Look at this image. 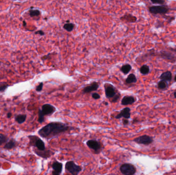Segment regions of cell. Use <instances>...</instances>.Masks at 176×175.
I'll use <instances>...</instances> for the list:
<instances>
[{
    "mask_svg": "<svg viewBox=\"0 0 176 175\" xmlns=\"http://www.w3.org/2000/svg\"><path fill=\"white\" fill-rule=\"evenodd\" d=\"M106 97L108 99H112L115 97L119 92H117V91L112 85L110 84H105L104 85Z\"/></svg>",
    "mask_w": 176,
    "mask_h": 175,
    "instance_id": "cell-5",
    "label": "cell"
},
{
    "mask_svg": "<svg viewBox=\"0 0 176 175\" xmlns=\"http://www.w3.org/2000/svg\"><path fill=\"white\" fill-rule=\"evenodd\" d=\"M40 14V12L38 10H29V15L31 17L37 16Z\"/></svg>",
    "mask_w": 176,
    "mask_h": 175,
    "instance_id": "cell-24",
    "label": "cell"
},
{
    "mask_svg": "<svg viewBox=\"0 0 176 175\" xmlns=\"http://www.w3.org/2000/svg\"><path fill=\"white\" fill-rule=\"evenodd\" d=\"M131 109L129 107H125L123 108L121 112L115 116V118L117 119H121V118H124V119H128L130 118Z\"/></svg>",
    "mask_w": 176,
    "mask_h": 175,
    "instance_id": "cell-11",
    "label": "cell"
},
{
    "mask_svg": "<svg viewBox=\"0 0 176 175\" xmlns=\"http://www.w3.org/2000/svg\"><path fill=\"white\" fill-rule=\"evenodd\" d=\"M71 129V128L67 124L59 122H54L41 128L38 132V134L42 138L50 139L67 132Z\"/></svg>",
    "mask_w": 176,
    "mask_h": 175,
    "instance_id": "cell-1",
    "label": "cell"
},
{
    "mask_svg": "<svg viewBox=\"0 0 176 175\" xmlns=\"http://www.w3.org/2000/svg\"><path fill=\"white\" fill-rule=\"evenodd\" d=\"M105 105H108V102H105Z\"/></svg>",
    "mask_w": 176,
    "mask_h": 175,
    "instance_id": "cell-36",
    "label": "cell"
},
{
    "mask_svg": "<svg viewBox=\"0 0 176 175\" xmlns=\"http://www.w3.org/2000/svg\"><path fill=\"white\" fill-rule=\"evenodd\" d=\"M161 57L164 59H166L171 60H173L174 59H175V57L173 55L167 51L162 52L161 53Z\"/></svg>",
    "mask_w": 176,
    "mask_h": 175,
    "instance_id": "cell-17",
    "label": "cell"
},
{
    "mask_svg": "<svg viewBox=\"0 0 176 175\" xmlns=\"http://www.w3.org/2000/svg\"><path fill=\"white\" fill-rule=\"evenodd\" d=\"M140 73L143 75H146L149 74L150 72V68L149 67L146 65H143L140 69Z\"/></svg>",
    "mask_w": 176,
    "mask_h": 175,
    "instance_id": "cell-20",
    "label": "cell"
},
{
    "mask_svg": "<svg viewBox=\"0 0 176 175\" xmlns=\"http://www.w3.org/2000/svg\"><path fill=\"white\" fill-rule=\"evenodd\" d=\"M35 153L38 156L42 158H45V159L50 158L52 155V154H54L50 150H46L44 151H40V150H38L37 151H35Z\"/></svg>",
    "mask_w": 176,
    "mask_h": 175,
    "instance_id": "cell-14",
    "label": "cell"
},
{
    "mask_svg": "<svg viewBox=\"0 0 176 175\" xmlns=\"http://www.w3.org/2000/svg\"><path fill=\"white\" fill-rule=\"evenodd\" d=\"M43 83H40L37 87H36V90L37 91H41L42 89H43Z\"/></svg>",
    "mask_w": 176,
    "mask_h": 175,
    "instance_id": "cell-31",
    "label": "cell"
},
{
    "mask_svg": "<svg viewBox=\"0 0 176 175\" xmlns=\"http://www.w3.org/2000/svg\"><path fill=\"white\" fill-rule=\"evenodd\" d=\"M8 86V84L5 82L0 83V92H3Z\"/></svg>",
    "mask_w": 176,
    "mask_h": 175,
    "instance_id": "cell-26",
    "label": "cell"
},
{
    "mask_svg": "<svg viewBox=\"0 0 176 175\" xmlns=\"http://www.w3.org/2000/svg\"><path fill=\"white\" fill-rule=\"evenodd\" d=\"M123 124L124 125H128V124H129V121L127 119H124L123 120Z\"/></svg>",
    "mask_w": 176,
    "mask_h": 175,
    "instance_id": "cell-32",
    "label": "cell"
},
{
    "mask_svg": "<svg viewBox=\"0 0 176 175\" xmlns=\"http://www.w3.org/2000/svg\"><path fill=\"white\" fill-rule=\"evenodd\" d=\"M92 97L95 100L99 99L100 98V95L98 93H93L92 94Z\"/></svg>",
    "mask_w": 176,
    "mask_h": 175,
    "instance_id": "cell-30",
    "label": "cell"
},
{
    "mask_svg": "<svg viewBox=\"0 0 176 175\" xmlns=\"http://www.w3.org/2000/svg\"><path fill=\"white\" fill-rule=\"evenodd\" d=\"M15 145V142L14 140H11L9 142H7L5 145L4 148L6 150H10L13 148Z\"/></svg>",
    "mask_w": 176,
    "mask_h": 175,
    "instance_id": "cell-21",
    "label": "cell"
},
{
    "mask_svg": "<svg viewBox=\"0 0 176 175\" xmlns=\"http://www.w3.org/2000/svg\"><path fill=\"white\" fill-rule=\"evenodd\" d=\"M132 67L130 64H127L125 65H124L121 68V72L125 75H127L128 74L130 71L131 70Z\"/></svg>",
    "mask_w": 176,
    "mask_h": 175,
    "instance_id": "cell-18",
    "label": "cell"
},
{
    "mask_svg": "<svg viewBox=\"0 0 176 175\" xmlns=\"http://www.w3.org/2000/svg\"><path fill=\"white\" fill-rule=\"evenodd\" d=\"M26 119V115H19L15 117V121L19 124L23 123Z\"/></svg>",
    "mask_w": 176,
    "mask_h": 175,
    "instance_id": "cell-19",
    "label": "cell"
},
{
    "mask_svg": "<svg viewBox=\"0 0 176 175\" xmlns=\"http://www.w3.org/2000/svg\"><path fill=\"white\" fill-rule=\"evenodd\" d=\"M7 140V137L5 135L0 134V145L3 144L4 143L6 142Z\"/></svg>",
    "mask_w": 176,
    "mask_h": 175,
    "instance_id": "cell-27",
    "label": "cell"
},
{
    "mask_svg": "<svg viewBox=\"0 0 176 175\" xmlns=\"http://www.w3.org/2000/svg\"><path fill=\"white\" fill-rule=\"evenodd\" d=\"M120 97H121V94L119 93H117L115 97H114L113 98H112L111 99V102H113V103H115L116 102L118 101V100L120 98Z\"/></svg>",
    "mask_w": 176,
    "mask_h": 175,
    "instance_id": "cell-28",
    "label": "cell"
},
{
    "mask_svg": "<svg viewBox=\"0 0 176 175\" xmlns=\"http://www.w3.org/2000/svg\"><path fill=\"white\" fill-rule=\"evenodd\" d=\"M35 34H39L42 36V35H44V32H43V31H42V30H39V31H36V32H35Z\"/></svg>",
    "mask_w": 176,
    "mask_h": 175,
    "instance_id": "cell-33",
    "label": "cell"
},
{
    "mask_svg": "<svg viewBox=\"0 0 176 175\" xmlns=\"http://www.w3.org/2000/svg\"><path fill=\"white\" fill-rule=\"evenodd\" d=\"M23 25H24V26H26V22H25V21H24L23 22Z\"/></svg>",
    "mask_w": 176,
    "mask_h": 175,
    "instance_id": "cell-35",
    "label": "cell"
},
{
    "mask_svg": "<svg viewBox=\"0 0 176 175\" xmlns=\"http://www.w3.org/2000/svg\"><path fill=\"white\" fill-rule=\"evenodd\" d=\"M151 1L154 4H164L165 3L164 0H151Z\"/></svg>",
    "mask_w": 176,
    "mask_h": 175,
    "instance_id": "cell-29",
    "label": "cell"
},
{
    "mask_svg": "<svg viewBox=\"0 0 176 175\" xmlns=\"http://www.w3.org/2000/svg\"><path fill=\"white\" fill-rule=\"evenodd\" d=\"M119 170L122 174L125 175H134L137 171L135 167L129 163H125L122 165Z\"/></svg>",
    "mask_w": 176,
    "mask_h": 175,
    "instance_id": "cell-3",
    "label": "cell"
},
{
    "mask_svg": "<svg viewBox=\"0 0 176 175\" xmlns=\"http://www.w3.org/2000/svg\"><path fill=\"white\" fill-rule=\"evenodd\" d=\"M52 167L53 169L52 175H59L61 174L63 169V164L62 163L55 161L52 164Z\"/></svg>",
    "mask_w": 176,
    "mask_h": 175,
    "instance_id": "cell-9",
    "label": "cell"
},
{
    "mask_svg": "<svg viewBox=\"0 0 176 175\" xmlns=\"http://www.w3.org/2000/svg\"><path fill=\"white\" fill-rule=\"evenodd\" d=\"M133 141L139 144L149 145L154 142V139L153 138L150 136L143 135L134 139Z\"/></svg>",
    "mask_w": 176,
    "mask_h": 175,
    "instance_id": "cell-6",
    "label": "cell"
},
{
    "mask_svg": "<svg viewBox=\"0 0 176 175\" xmlns=\"http://www.w3.org/2000/svg\"><path fill=\"white\" fill-rule=\"evenodd\" d=\"M169 9L163 6H152L149 8V11L154 14H164Z\"/></svg>",
    "mask_w": 176,
    "mask_h": 175,
    "instance_id": "cell-10",
    "label": "cell"
},
{
    "mask_svg": "<svg viewBox=\"0 0 176 175\" xmlns=\"http://www.w3.org/2000/svg\"><path fill=\"white\" fill-rule=\"evenodd\" d=\"M39 118H38V122L40 123H43L44 121V115H43L42 110L41 109L39 110Z\"/></svg>",
    "mask_w": 176,
    "mask_h": 175,
    "instance_id": "cell-25",
    "label": "cell"
},
{
    "mask_svg": "<svg viewBox=\"0 0 176 175\" xmlns=\"http://www.w3.org/2000/svg\"><path fill=\"white\" fill-rule=\"evenodd\" d=\"M175 81L176 82V76H175Z\"/></svg>",
    "mask_w": 176,
    "mask_h": 175,
    "instance_id": "cell-38",
    "label": "cell"
},
{
    "mask_svg": "<svg viewBox=\"0 0 176 175\" xmlns=\"http://www.w3.org/2000/svg\"><path fill=\"white\" fill-rule=\"evenodd\" d=\"M89 85H90L86 86L83 89V93H90L92 91L97 90L98 88H99V84L96 82H94Z\"/></svg>",
    "mask_w": 176,
    "mask_h": 175,
    "instance_id": "cell-13",
    "label": "cell"
},
{
    "mask_svg": "<svg viewBox=\"0 0 176 175\" xmlns=\"http://www.w3.org/2000/svg\"><path fill=\"white\" fill-rule=\"evenodd\" d=\"M136 101L135 98L131 95H125L124 96L121 101V104L122 105H132Z\"/></svg>",
    "mask_w": 176,
    "mask_h": 175,
    "instance_id": "cell-12",
    "label": "cell"
},
{
    "mask_svg": "<svg viewBox=\"0 0 176 175\" xmlns=\"http://www.w3.org/2000/svg\"><path fill=\"white\" fill-rule=\"evenodd\" d=\"M167 84L166 82L165 81H163V80L160 81L158 84V87L160 89H165L167 87Z\"/></svg>",
    "mask_w": 176,
    "mask_h": 175,
    "instance_id": "cell-23",
    "label": "cell"
},
{
    "mask_svg": "<svg viewBox=\"0 0 176 175\" xmlns=\"http://www.w3.org/2000/svg\"><path fill=\"white\" fill-rule=\"evenodd\" d=\"M29 138L30 140V142L31 144L36 146L38 148V150L40 151H44L45 150V144L41 139H40L37 136H29Z\"/></svg>",
    "mask_w": 176,
    "mask_h": 175,
    "instance_id": "cell-4",
    "label": "cell"
},
{
    "mask_svg": "<svg viewBox=\"0 0 176 175\" xmlns=\"http://www.w3.org/2000/svg\"><path fill=\"white\" fill-rule=\"evenodd\" d=\"M11 116H12V114H11L10 112L8 113L7 115V117L8 118H10L11 117Z\"/></svg>",
    "mask_w": 176,
    "mask_h": 175,
    "instance_id": "cell-34",
    "label": "cell"
},
{
    "mask_svg": "<svg viewBox=\"0 0 176 175\" xmlns=\"http://www.w3.org/2000/svg\"><path fill=\"white\" fill-rule=\"evenodd\" d=\"M41 110L44 116H50L56 111V108L52 105L45 104L42 106Z\"/></svg>",
    "mask_w": 176,
    "mask_h": 175,
    "instance_id": "cell-8",
    "label": "cell"
},
{
    "mask_svg": "<svg viewBox=\"0 0 176 175\" xmlns=\"http://www.w3.org/2000/svg\"><path fill=\"white\" fill-rule=\"evenodd\" d=\"M65 168L67 172L73 175H78L82 171V167L76 164L73 161L67 162L66 164Z\"/></svg>",
    "mask_w": 176,
    "mask_h": 175,
    "instance_id": "cell-2",
    "label": "cell"
},
{
    "mask_svg": "<svg viewBox=\"0 0 176 175\" xmlns=\"http://www.w3.org/2000/svg\"><path fill=\"white\" fill-rule=\"evenodd\" d=\"M137 82V79L135 76L133 74H130L128 76L127 78L126 79V83L127 84L135 83Z\"/></svg>",
    "mask_w": 176,
    "mask_h": 175,
    "instance_id": "cell-16",
    "label": "cell"
},
{
    "mask_svg": "<svg viewBox=\"0 0 176 175\" xmlns=\"http://www.w3.org/2000/svg\"><path fill=\"white\" fill-rule=\"evenodd\" d=\"M88 147L94 150L96 154H99L101 150L102 147L100 142L95 140H88L86 143Z\"/></svg>",
    "mask_w": 176,
    "mask_h": 175,
    "instance_id": "cell-7",
    "label": "cell"
},
{
    "mask_svg": "<svg viewBox=\"0 0 176 175\" xmlns=\"http://www.w3.org/2000/svg\"><path fill=\"white\" fill-rule=\"evenodd\" d=\"M74 26H75L74 24H73L72 23H67L64 25L63 28L67 31L70 32V31H71L73 30V29L74 28Z\"/></svg>",
    "mask_w": 176,
    "mask_h": 175,
    "instance_id": "cell-22",
    "label": "cell"
},
{
    "mask_svg": "<svg viewBox=\"0 0 176 175\" xmlns=\"http://www.w3.org/2000/svg\"><path fill=\"white\" fill-rule=\"evenodd\" d=\"M160 79L166 82H170L172 79V74L171 72L167 71L163 73L160 76Z\"/></svg>",
    "mask_w": 176,
    "mask_h": 175,
    "instance_id": "cell-15",
    "label": "cell"
},
{
    "mask_svg": "<svg viewBox=\"0 0 176 175\" xmlns=\"http://www.w3.org/2000/svg\"><path fill=\"white\" fill-rule=\"evenodd\" d=\"M174 97L176 98V91L174 92Z\"/></svg>",
    "mask_w": 176,
    "mask_h": 175,
    "instance_id": "cell-37",
    "label": "cell"
}]
</instances>
